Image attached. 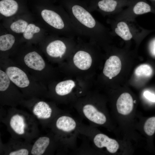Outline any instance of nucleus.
<instances>
[{"instance_id":"f257e3e1","label":"nucleus","mask_w":155,"mask_h":155,"mask_svg":"<svg viewBox=\"0 0 155 155\" xmlns=\"http://www.w3.org/2000/svg\"><path fill=\"white\" fill-rule=\"evenodd\" d=\"M0 68L4 71L26 99L44 98L47 96L48 90L46 86L11 59H1Z\"/></svg>"},{"instance_id":"f03ea898","label":"nucleus","mask_w":155,"mask_h":155,"mask_svg":"<svg viewBox=\"0 0 155 155\" xmlns=\"http://www.w3.org/2000/svg\"><path fill=\"white\" fill-rule=\"evenodd\" d=\"M0 121L6 126L11 137L31 142L38 137V122L30 113L10 107Z\"/></svg>"},{"instance_id":"7ed1b4c3","label":"nucleus","mask_w":155,"mask_h":155,"mask_svg":"<svg viewBox=\"0 0 155 155\" xmlns=\"http://www.w3.org/2000/svg\"><path fill=\"white\" fill-rule=\"evenodd\" d=\"M80 122L64 111L51 123L49 127L58 141V153L73 154L76 149Z\"/></svg>"},{"instance_id":"20e7f679","label":"nucleus","mask_w":155,"mask_h":155,"mask_svg":"<svg viewBox=\"0 0 155 155\" xmlns=\"http://www.w3.org/2000/svg\"><path fill=\"white\" fill-rule=\"evenodd\" d=\"M21 105L27 108L42 126L49 127L54 119L64 112L44 98L25 99Z\"/></svg>"},{"instance_id":"39448f33","label":"nucleus","mask_w":155,"mask_h":155,"mask_svg":"<svg viewBox=\"0 0 155 155\" xmlns=\"http://www.w3.org/2000/svg\"><path fill=\"white\" fill-rule=\"evenodd\" d=\"M11 60L46 86L49 74L48 65L37 52L31 51L21 58Z\"/></svg>"},{"instance_id":"423d86ee","label":"nucleus","mask_w":155,"mask_h":155,"mask_svg":"<svg viewBox=\"0 0 155 155\" xmlns=\"http://www.w3.org/2000/svg\"><path fill=\"white\" fill-rule=\"evenodd\" d=\"M78 131L80 135L87 138L91 142L94 149L105 148L107 152L114 154L119 149V144L116 140L99 132L95 126L86 125L81 122Z\"/></svg>"},{"instance_id":"0eeeda50","label":"nucleus","mask_w":155,"mask_h":155,"mask_svg":"<svg viewBox=\"0 0 155 155\" xmlns=\"http://www.w3.org/2000/svg\"><path fill=\"white\" fill-rule=\"evenodd\" d=\"M25 98L19 89L10 80L4 71L0 68V104L10 107L21 105Z\"/></svg>"},{"instance_id":"6e6552de","label":"nucleus","mask_w":155,"mask_h":155,"mask_svg":"<svg viewBox=\"0 0 155 155\" xmlns=\"http://www.w3.org/2000/svg\"><path fill=\"white\" fill-rule=\"evenodd\" d=\"M96 103L93 101H84L79 102L75 106L81 117L95 127L105 125L108 121L106 114Z\"/></svg>"},{"instance_id":"1a4fd4ad","label":"nucleus","mask_w":155,"mask_h":155,"mask_svg":"<svg viewBox=\"0 0 155 155\" xmlns=\"http://www.w3.org/2000/svg\"><path fill=\"white\" fill-rule=\"evenodd\" d=\"M58 147V141L51 132L48 134L38 137L32 145L30 155L54 154Z\"/></svg>"},{"instance_id":"9d476101","label":"nucleus","mask_w":155,"mask_h":155,"mask_svg":"<svg viewBox=\"0 0 155 155\" xmlns=\"http://www.w3.org/2000/svg\"><path fill=\"white\" fill-rule=\"evenodd\" d=\"M32 145L31 142L11 137L7 143L1 145V150L4 155H30Z\"/></svg>"},{"instance_id":"9b49d317","label":"nucleus","mask_w":155,"mask_h":155,"mask_svg":"<svg viewBox=\"0 0 155 155\" xmlns=\"http://www.w3.org/2000/svg\"><path fill=\"white\" fill-rule=\"evenodd\" d=\"M73 3V4L71 2V10L76 19L85 26L90 28H94L96 22L92 15L78 3L75 2Z\"/></svg>"},{"instance_id":"f8f14e48","label":"nucleus","mask_w":155,"mask_h":155,"mask_svg":"<svg viewBox=\"0 0 155 155\" xmlns=\"http://www.w3.org/2000/svg\"><path fill=\"white\" fill-rule=\"evenodd\" d=\"M121 67V62L119 58L116 56H112L106 61L103 73L106 77L113 78L119 73Z\"/></svg>"},{"instance_id":"ddd939ff","label":"nucleus","mask_w":155,"mask_h":155,"mask_svg":"<svg viewBox=\"0 0 155 155\" xmlns=\"http://www.w3.org/2000/svg\"><path fill=\"white\" fill-rule=\"evenodd\" d=\"M116 107L118 113L123 115H127L132 111L133 101L131 95L128 93L121 95L116 102Z\"/></svg>"},{"instance_id":"4468645a","label":"nucleus","mask_w":155,"mask_h":155,"mask_svg":"<svg viewBox=\"0 0 155 155\" xmlns=\"http://www.w3.org/2000/svg\"><path fill=\"white\" fill-rule=\"evenodd\" d=\"M75 86L74 82L72 80L60 82L55 86L53 93L48 95V96H51L56 98L58 97V98H63L71 94Z\"/></svg>"},{"instance_id":"2eb2a0df","label":"nucleus","mask_w":155,"mask_h":155,"mask_svg":"<svg viewBox=\"0 0 155 155\" xmlns=\"http://www.w3.org/2000/svg\"><path fill=\"white\" fill-rule=\"evenodd\" d=\"M43 20L48 24L57 29L63 28L64 24L60 16L55 12L51 10L44 9L41 12Z\"/></svg>"},{"instance_id":"dca6fc26","label":"nucleus","mask_w":155,"mask_h":155,"mask_svg":"<svg viewBox=\"0 0 155 155\" xmlns=\"http://www.w3.org/2000/svg\"><path fill=\"white\" fill-rule=\"evenodd\" d=\"M73 61L75 65L78 69L86 70L91 67L92 60L90 55L88 53L80 51L74 55Z\"/></svg>"},{"instance_id":"f3484780","label":"nucleus","mask_w":155,"mask_h":155,"mask_svg":"<svg viewBox=\"0 0 155 155\" xmlns=\"http://www.w3.org/2000/svg\"><path fill=\"white\" fill-rule=\"evenodd\" d=\"M66 47L62 41L57 40L53 41L47 46L46 51L48 55L53 58H62L65 53Z\"/></svg>"},{"instance_id":"a211bd4d","label":"nucleus","mask_w":155,"mask_h":155,"mask_svg":"<svg viewBox=\"0 0 155 155\" xmlns=\"http://www.w3.org/2000/svg\"><path fill=\"white\" fill-rule=\"evenodd\" d=\"M18 8V4L14 0H2L0 1V13L6 17L15 14Z\"/></svg>"},{"instance_id":"6ab92c4d","label":"nucleus","mask_w":155,"mask_h":155,"mask_svg":"<svg viewBox=\"0 0 155 155\" xmlns=\"http://www.w3.org/2000/svg\"><path fill=\"white\" fill-rule=\"evenodd\" d=\"M115 32L117 35L124 40H129L132 38V35L128 26L125 22H119L115 29Z\"/></svg>"},{"instance_id":"aec40b11","label":"nucleus","mask_w":155,"mask_h":155,"mask_svg":"<svg viewBox=\"0 0 155 155\" xmlns=\"http://www.w3.org/2000/svg\"><path fill=\"white\" fill-rule=\"evenodd\" d=\"M14 37L9 34L0 36V50L5 52L10 49L15 42Z\"/></svg>"},{"instance_id":"412c9836","label":"nucleus","mask_w":155,"mask_h":155,"mask_svg":"<svg viewBox=\"0 0 155 155\" xmlns=\"http://www.w3.org/2000/svg\"><path fill=\"white\" fill-rule=\"evenodd\" d=\"M118 3L117 0H100L97 5L100 10L106 12H112L115 9Z\"/></svg>"},{"instance_id":"4be33fe9","label":"nucleus","mask_w":155,"mask_h":155,"mask_svg":"<svg viewBox=\"0 0 155 155\" xmlns=\"http://www.w3.org/2000/svg\"><path fill=\"white\" fill-rule=\"evenodd\" d=\"M133 11L135 14L140 15L150 12V6L143 1H139L136 3L133 7Z\"/></svg>"},{"instance_id":"5701e85b","label":"nucleus","mask_w":155,"mask_h":155,"mask_svg":"<svg viewBox=\"0 0 155 155\" xmlns=\"http://www.w3.org/2000/svg\"><path fill=\"white\" fill-rule=\"evenodd\" d=\"M152 70L151 67L146 64H142L135 69V73L138 77H149L152 74Z\"/></svg>"},{"instance_id":"b1692460","label":"nucleus","mask_w":155,"mask_h":155,"mask_svg":"<svg viewBox=\"0 0 155 155\" xmlns=\"http://www.w3.org/2000/svg\"><path fill=\"white\" fill-rule=\"evenodd\" d=\"M28 25L26 21L19 20L13 23L11 25L10 28L17 33H24Z\"/></svg>"},{"instance_id":"393cba45","label":"nucleus","mask_w":155,"mask_h":155,"mask_svg":"<svg viewBox=\"0 0 155 155\" xmlns=\"http://www.w3.org/2000/svg\"><path fill=\"white\" fill-rule=\"evenodd\" d=\"M144 128L145 132L148 135H153L155 132V117L148 118L145 122Z\"/></svg>"},{"instance_id":"a878e982","label":"nucleus","mask_w":155,"mask_h":155,"mask_svg":"<svg viewBox=\"0 0 155 155\" xmlns=\"http://www.w3.org/2000/svg\"><path fill=\"white\" fill-rule=\"evenodd\" d=\"M40 31V28L34 24H29L27 26L23 33L24 38L27 40L32 39L34 34L39 32Z\"/></svg>"},{"instance_id":"bb28decb","label":"nucleus","mask_w":155,"mask_h":155,"mask_svg":"<svg viewBox=\"0 0 155 155\" xmlns=\"http://www.w3.org/2000/svg\"><path fill=\"white\" fill-rule=\"evenodd\" d=\"M144 97L150 100L152 102H155V95L148 91H146L144 93Z\"/></svg>"},{"instance_id":"cd10ccee","label":"nucleus","mask_w":155,"mask_h":155,"mask_svg":"<svg viewBox=\"0 0 155 155\" xmlns=\"http://www.w3.org/2000/svg\"><path fill=\"white\" fill-rule=\"evenodd\" d=\"M151 50L152 54L155 55V41H154L151 45Z\"/></svg>"},{"instance_id":"c85d7f7f","label":"nucleus","mask_w":155,"mask_h":155,"mask_svg":"<svg viewBox=\"0 0 155 155\" xmlns=\"http://www.w3.org/2000/svg\"><path fill=\"white\" fill-rule=\"evenodd\" d=\"M153 0V1H155V0Z\"/></svg>"}]
</instances>
